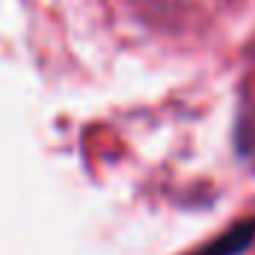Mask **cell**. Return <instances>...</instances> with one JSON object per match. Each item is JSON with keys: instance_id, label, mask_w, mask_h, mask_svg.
Here are the masks:
<instances>
[{"instance_id": "cell-1", "label": "cell", "mask_w": 255, "mask_h": 255, "mask_svg": "<svg viewBox=\"0 0 255 255\" xmlns=\"http://www.w3.org/2000/svg\"><path fill=\"white\" fill-rule=\"evenodd\" d=\"M253 241H255V220H247V223L229 229L223 238L211 241L208 247H202L199 253H190V255H241L250 250Z\"/></svg>"}]
</instances>
